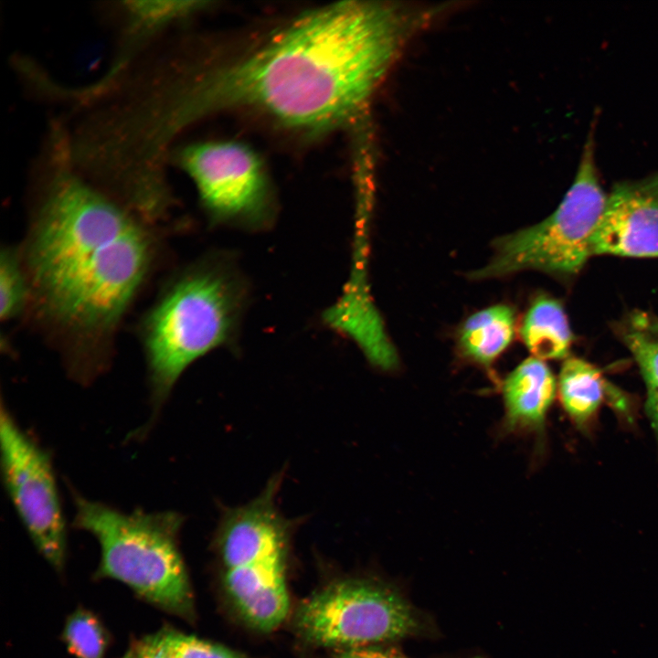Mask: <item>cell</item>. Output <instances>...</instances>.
Masks as SVG:
<instances>
[{"instance_id":"9c48e42d","label":"cell","mask_w":658,"mask_h":658,"mask_svg":"<svg viewBox=\"0 0 658 658\" xmlns=\"http://www.w3.org/2000/svg\"><path fill=\"white\" fill-rule=\"evenodd\" d=\"M658 258V173L616 183L592 240V256Z\"/></svg>"},{"instance_id":"ba28073f","label":"cell","mask_w":658,"mask_h":658,"mask_svg":"<svg viewBox=\"0 0 658 658\" xmlns=\"http://www.w3.org/2000/svg\"><path fill=\"white\" fill-rule=\"evenodd\" d=\"M170 164L192 179L203 205L213 215H253L264 204L262 164L247 145L225 141L191 143L174 148Z\"/></svg>"},{"instance_id":"8fae6325","label":"cell","mask_w":658,"mask_h":658,"mask_svg":"<svg viewBox=\"0 0 658 658\" xmlns=\"http://www.w3.org/2000/svg\"><path fill=\"white\" fill-rule=\"evenodd\" d=\"M226 585L245 618L270 631L279 626L289 610L284 562L225 569Z\"/></svg>"},{"instance_id":"5b68a950","label":"cell","mask_w":658,"mask_h":658,"mask_svg":"<svg viewBox=\"0 0 658 658\" xmlns=\"http://www.w3.org/2000/svg\"><path fill=\"white\" fill-rule=\"evenodd\" d=\"M593 130L588 134L571 186L554 212L539 223L495 241V252L474 279L525 270L571 277L592 257V240L608 194L600 183Z\"/></svg>"},{"instance_id":"277c9868","label":"cell","mask_w":658,"mask_h":658,"mask_svg":"<svg viewBox=\"0 0 658 658\" xmlns=\"http://www.w3.org/2000/svg\"><path fill=\"white\" fill-rule=\"evenodd\" d=\"M234 314L226 279L210 269L186 271L164 288L140 326L157 408L195 360L227 339Z\"/></svg>"},{"instance_id":"7402d4cb","label":"cell","mask_w":658,"mask_h":658,"mask_svg":"<svg viewBox=\"0 0 658 658\" xmlns=\"http://www.w3.org/2000/svg\"><path fill=\"white\" fill-rule=\"evenodd\" d=\"M332 658H409L394 648L377 645L339 649Z\"/></svg>"},{"instance_id":"5bb4252c","label":"cell","mask_w":658,"mask_h":658,"mask_svg":"<svg viewBox=\"0 0 658 658\" xmlns=\"http://www.w3.org/2000/svg\"><path fill=\"white\" fill-rule=\"evenodd\" d=\"M520 334L534 357H568L573 334L562 304L554 298L540 296L533 302L523 319Z\"/></svg>"},{"instance_id":"7c38bea8","label":"cell","mask_w":658,"mask_h":658,"mask_svg":"<svg viewBox=\"0 0 658 658\" xmlns=\"http://www.w3.org/2000/svg\"><path fill=\"white\" fill-rule=\"evenodd\" d=\"M503 430L519 433L539 430L556 396L557 381L544 360L529 357L505 377L503 384Z\"/></svg>"},{"instance_id":"7a4b0ae2","label":"cell","mask_w":658,"mask_h":658,"mask_svg":"<svg viewBox=\"0 0 658 658\" xmlns=\"http://www.w3.org/2000/svg\"><path fill=\"white\" fill-rule=\"evenodd\" d=\"M33 206L21 255L38 317L72 343L71 369L88 380L96 355L148 277L153 224L88 181L52 119L33 174Z\"/></svg>"},{"instance_id":"cb8c5ba5","label":"cell","mask_w":658,"mask_h":658,"mask_svg":"<svg viewBox=\"0 0 658 658\" xmlns=\"http://www.w3.org/2000/svg\"><path fill=\"white\" fill-rule=\"evenodd\" d=\"M91 84H92V83H91ZM90 85H88V86H90ZM88 86H87V87H88ZM85 88H86V87H84L83 90H81L79 98L77 99V102H76V103H78L79 99L81 97L82 92H83V90H84ZM76 103H75V104H76ZM73 106H74V104L71 106V108H72ZM71 108H70V110H71ZM68 116H69V115H68ZM67 118H68V117H67ZM67 118L65 119L66 132H67ZM67 138H68V134H67ZM68 143H69V141H68ZM69 153H70V151H69ZM70 156H71V155H70ZM71 159H72V158H71ZM72 161H73V160H72ZM73 164H74V163H73ZM75 166H76V165H75ZM76 168H77V167H76ZM79 172H80V171H79ZM84 177H85V176H84ZM85 178H86V177H85ZM90 183H91V182H90ZM97 187H98V186H97ZM100 189H101V188H100ZM105 193H106V192H105ZM108 195H109V194H108ZM114 199H115V198H114ZM116 200H117V199H116ZM119 202H120V201H119ZM124 206H125V205H124ZM130 209H131V208H130ZM134 212H135V211H134ZM135 213H136V212H135ZM137 214H138V213H137ZM138 215H140V214H138ZM167 215H168V214H167ZM167 215H165V216H164V217H162V218H150L143 217V216H142V215H140V216H142V217H143V218H147V219H150V220H160V219L164 218Z\"/></svg>"},{"instance_id":"4fadbf2b","label":"cell","mask_w":658,"mask_h":658,"mask_svg":"<svg viewBox=\"0 0 658 658\" xmlns=\"http://www.w3.org/2000/svg\"><path fill=\"white\" fill-rule=\"evenodd\" d=\"M122 42L118 60H128L170 27L207 7L203 1H123Z\"/></svg>"},{"instance_id":"44dd1931","label":"cell","mask_w":658,"mask_h":658,"mask_svg":"<svg viewBox=\"0 0 658 658\" xmlns=\"http://www.w3.org/2000/svg\"><path fill=\"white\" fill-rule=\"evenodd\" d=\"M123 658H172L158 634L146 637L132 644Z\"/></svg>"},{"instance_id":"ffe728a7","label":"cell","mask_w":658,"mask_h":658,"mask_svg":"<svg viewBox=\"0 0 658 658\" xmlns=\"http://www.w3.org/2000/svg\"><path fill=\"white\" fill-rule=\"evenodd\" d=\"M172 658H244L223 646L174 631L158 633Z\"/></svg>"},{"instance_id":"8992f818","label":"cell","mask_w":658,"mask_h":658,"mask_svg":"<svg viewBox=\"0 0 658 658\" xmlns=\"http://www.w3.org/2000/svg\"><path fill=\"white\" fill-rule=\"evenodd\" d=\"M295 624L307 642L338 650L425 636L432 630L398 589L371 579L324 588L301 604Z\"/></svg>"},{"instance_id":"6da1fadb","label":"cell","mask_w":658,"mask_h":658,"mask_svg":"<svg viewBox=\"0 0 658 658\" xmlns=\"http://www.w3.org/2000/svg\"><path fill=\"white\" fill-rule=\"evenodd\" d=\"M431 15L387 2H340L300 15L228 64L193 60L181 50L155 79L156 119L173 137L229 109L254 110L306 132L345 124L366 108Z\"/></svg>"},{"instance_id":"30bf717a","label":"cell","mask_w":658,"mask_h":658,"mask_svg":"<svg viewBox=\"0 0 658 658\" xmlns=\"http://www.w3.org/2000/svg\"><path fill=\"white\" fill-rule=\"evenodd\" d=\"M279 484L273 477L253 501L223 513L218 543L225 569L283 561L287 527L275 504Z\"/></svg>"},{"instance_id":"603a6c76","label":"cell","mask_w":658,"mask_h":658,"mask_svg":"<svg viewBox=\"0 0 658 658\" xmlns=\"http://www.w3.org/2000/svg\"><path fill=\"white\" fill-rule=\"evenodd\" d=\"M630 318L634 323L658 335V316L644 312H635Z\"/></svg>"},{"instance_id":"3957f363","label":"cell","mask_w":658,"mask_h":658,"mask_svg":"<svg viewBox=\"0 0 658 658\" xmlns=\"http://www.w3.org/2000/svg\"><path fill=\"white\" fill-rule=\"evenodd\" d=\"M74 504V525L100 544L101 576L124 583L170 613L192 614V591L177 547L183 524L179 514L123 513L79 494Z\"/></svg>"},{"instance_id":"e0dca14e","label":"cell","mask_w":658,"mask_h":658,"mask_svg":"<svg viewBox=\"0 0 658 658\" xmlns=\"http://www.w3.org/2000/svg\"><path fill=\"white\" fill-rule=\"evenodd\" d=\"M621 335L642 376L647 392L646 411L658 436V335L631 318Z\"/></svg>"},{"instance_id":"2e32d148","label":"cell","mask_w":658,"mask_h":658,"mask_svg":"<svg viewBox=\"0 0 658 658\" xmlns=\"http://www.w3.org/2000/svg\"><path fill=\"white\" fill-rule=\"evenodd\" d=\"M557 387L565 411L579 425L586 423L597 412L610 389L600 370L578 357L564 360Z\"/></svg>"},{"instance_id":"d6986e66","label":"cell","mask_w":658,"mask_h":658,"mask_svg":"<svg viewBox=\"0 0 658 658\" xmlns=\"http://www.w3.org/2000/svg\"><path fill=\"white\" fill-rule=\"evenodd\" d=\"M63 639L77 658H104L109 643L106 629L92 612L80 609L65 624Z\"/></svg>"},{"instance_id":"ac0fdd59","label":"cell","mask_w":658,"mask_h":658,"mask_svg":"<svg viewBox=\"0 0 658 658\" xmlns=\"http://www.w3.org/2000/svg\"><path fill=\"white\" fill-rule=\"evenodd\" d=\"M30 302V286L21 255L4 248L0 256V316L2 322L19 316Z\"/></svg>"},{"instance_id":"9a60e30c","label":"cell","mask_w":658,"mask_h":658,"mask_svg":"<svg viewBox=\"0 0 658 658\" xmlns=\"http://www.w3.org/2000/svg\"><path fill=\"white\" fill-rule=\"evenodd\" d=\"M515 334V314L497 304L471 315L460 332V346L470 360L489 366L510 345Z\"/></svg>"},{"instance_id":"52a82bcc","label":"cell","mask_w":658,"mask_h":658,"mask_svg":"<svg viewBox=\"0 0 658 658\" xmlns=\"http://www.w3.org/2000/svg\"><path fill=\"white\" fill-rule=\"evenodd\" d=\"M1 466L15 509L39 553L61 570L66 526L50 457L2 406Z\"/></svg>"}]
</instances>
